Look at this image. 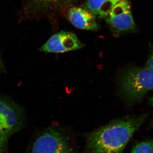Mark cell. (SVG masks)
Here are the masks:
<instances>
[{
  "instance_id": "cell-2",
  "label": "cell",
  "mask_w": 153,
  "mask_h": 153,
  "mask_svg": "<svg viewBox=\"0 0 153 153\" xmlns=\"http://www.w3.org/2000/svg\"><path fill=\"white\" fill-rule=\"evenodd\" d=\"M120 93L129 102H135L153 89V70L148 67H136L126 71L120 78Z\"/></svg>"
},
{
  "instance_id": "cell-11",
  "label": "cell",
  "mask_w": 153,
  "mask_h": 153,
  "mask_svg": "<svg viewBox=\"0 0 153 153\" xmlns=\"http://www.w3.org/2000/svg\"><path fill=\"white\" fill-rule=\"evenodd\" d=\"M44 2H52L61 1H67V0H41Z\"/></svg>"
},
{
  "instance_id": "cell-14",
  "label": "cell",
  "mask_w": 153,
  "mask_h": 153,
  "mask_svg": "<svg viewBox=\"0 0 153 153\" xmlns=\"http://www.w3.org/2000/svg\"><path fill=\"white\" fill-rule=\"evenodd\" d=\"M0 153H4V152H3V151L0 150Z\"/></svg>"
},
{
  "instance_id": "cell-12",
  "label": "cell",
  "mask_w": 153,
  "mask_h": 153,
  "mask_svg": "<svg viewBox=\"0 0 153 153\" xmlns=\"http://www.w3.org/2000/svg\"><path fill=\"white\" fill-rule=\"evenodd\" d=\"M149 103L153 106V96L149 99Z\"/></svg>"
},
{
  "instance_id": "cell-8",
  "label": "cell",
  "mask_w": 153,
  "mask_h": 153,
  "mask_svg": "<svg viewBox=\"0 0 153 153\" xmlns=\"http://www.w3.org/2000/svg\"><path fill=\"white\" fill-rule=\"evenodd\" d=\"M121 0H86L85 7L95 17L101 19L108 16L111 11Z\"/></svg>"
},
{
  "instance_id": "cell-13",
  "label": "cell",
  "mask_w": 153,
  "mask_h": 153,
  "mask_svg": "<svg viewBox=\"0 0 153 153\" xmlns=\"http://www.w3.org/2000/svg\"><path fill=\"white\" fill-rule=\"evenodd\" d=\"M1 57H0V68L1 67Z\"/></svg>"
},
{
  "instance_id": "cell-6",
  "label": "cell",
  "mask_w": 153,
  "mask_h": 153,
  "mask_svg": "<svg viewBox=\"0 0 153 153\" xmlns=\"http://www.w3.org/2000/svg\"><path fill=\"white\" fill-rule=\"evenodd\" d=\"M84 46L75 34L61 31L50 37L39 49L41 52L61 53L74 51Z\"/></svg>"
},
{
  "instance_id": "cell-5",
  "label": "cell",
  "mask_w": 153,
  "mask_h": 153,
  "mask_svg": "<svg viewBox=\"0 0 153 153\" xmlns=\"http://www.w3.org/2000/svg\"><path fill=\"white\" fill-rule=\"evenodd\" d=\"M107 22L117 34L135 30L136 25L127 0H121L108 16Z\"/></svg>"
},
{
  "instance_id": "cell-10",
  "label": "cell",
  "mask_w": 153,
  "mask_h": 153,
  "mask_svg": "<svg viewBox=\"0 0 153 153\" xmlns=\"http://www.w3.org/2000/svg\"><path fill=\"white\" fill-rule=\"evenodd\" d=\"M146 66L153 70V53L148 59Z\"/></svg>"
},
{
  "instance_id": "cell-3",
  "label": "cell",
  "mask_w": 153,
  "mask_h": 153,
  "mask_svg": "<svg viewBox=\"0 0 153 153\" xmlns=\"http://www.w3.org/2000/svg\"><path fill=\"white\" fill-rule=\"evenodd\" d=\"M24 117L21 107L10 99L0 96V150L4 152L10 137L22 129Z\"/></svg>"
},
{
  "instance_id": "cell-4",
  "label": "cell",
  "mask_w": 153,
  "mask_h": 153,
  "mask_svg": "<svg viewBox=\"0 0 153 153\" xmlns=\"http://www.w3.org/2000/svg\"><path fill=\"white\" fill-rule=\"evenodd\" d=\"M27 153H77L63 133L49 127L37 137Z\"/></svg>"
},
{
  "instance_id": "cell-1",
  "label": "cell",
  "mask_w": 153,
  "mask_h": 153,
  "mask_svg": "<svg viewBox=\"0 0 153 153\" xmlns=\"http://www.w3.org/2000/svg\"><path fill=\"white\" fill-rule=\"evenodd\" d=\"M147 115L128 116L88 133L85 150L89 153H121Z\"/></svg>"
},
{
  "instance_id": "cell-9",
  "label": "cell",
  "mask_w": 153,
  "mask_h": 153,
  "mask_svg": "<svg viewBox=\"0 0 153 153\" xmlns=\"http://www.w3.org/2000/svg\"><path fill=\"white\" fill-rule=\"evenodd\" d=\"M131 153H153V141L140 142L134 146Z\"/></svg>"
},
{
  "instance_id": "cell-7",
  "label": "cell",
  "mask_w": 153,
  "mask_h": 153,
  "mask_svg": "<svg viewBox=\"0 0 153 153\" xmlns=\"http://www.w3.org/2000/svg\"><path fill=\"white\" fill-rule=\"evenodd\" d=\"M68 19L71 24L78 29L90 31L98 29L95 16L86 9L72 8L68 12Z\"/></svg>"
}]
</instances>
